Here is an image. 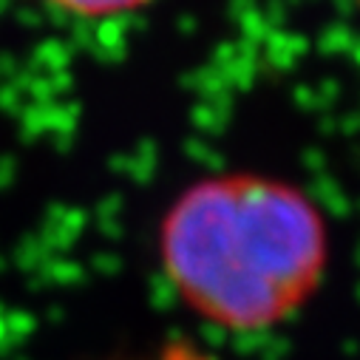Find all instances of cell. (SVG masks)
<instances>
[{
    "mask_svg": "<svg viewBox=\"0 0 360 360\" xmlns=\"http://www.w3.org/2000/svg\"><path fill=\"white\" fill-rule=\"evenodd\" d=\"M170 264L193 301L233 326H266L315 290L326 264L321 213L292 188L230 179L193 193L170 224Z\"/></svg>",
    "mask_w": 360,
    "mask_h": 360,
    "instance_id": "1",
    "label": "cell"
},
{
    "mask_svg": "<svg viewBox=\"0 0 360 360\" xmlns=\"http://www.w3.org/2000/svg\"><path fill=\"white\" fill-rule=\"evenodd\" d=\"M43 4L77 20H114L142 12L153 0H43Z\"/></svg>",
    "mask_w": 360,
    "mask_h": 360,
    "instance_id": "2",
    "label": "cell"
}]
</instances>
